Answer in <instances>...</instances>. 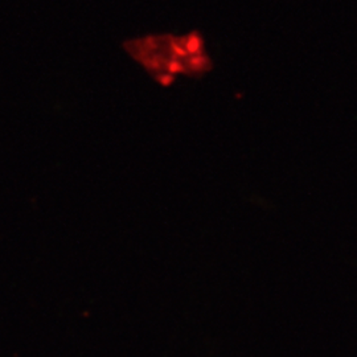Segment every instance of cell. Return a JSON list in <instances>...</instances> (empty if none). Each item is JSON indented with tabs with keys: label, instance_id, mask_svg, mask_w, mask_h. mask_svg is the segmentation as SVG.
<instances>
[{
	"label": "cell",
	"instance_id": "1",
	"mask_svg": "<svg viewBox=\"0 0 357 357\" xmlns=\"http://www.w3.org/2000/svg\"><path fill=\"white\" fill-rule=\"evenodd\" d=\"M122 48L159 85L168 86L178 77L202 78L213 69L205 38L199 31L187 33H150L123 41Z\"/></svg>",
	"mask_w": 357,
	"mask_h": 357
}]
</instances>
